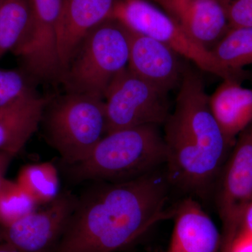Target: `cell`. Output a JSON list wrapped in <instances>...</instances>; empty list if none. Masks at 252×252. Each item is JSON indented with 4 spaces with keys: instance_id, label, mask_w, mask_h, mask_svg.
Listing matches in <instances>:
<instances>
[{
    "instance_id": "6",
    "label": "cell",
    "mask_w": 252,
    "mask_h": 252,
    "mask_svg": "<svg viewBox=\"0 0 252 252\" xmlns=\"http://www.w3.org/2000/svg\"><path fill=\"white\" fill-rule=\"evenodd\" d=\"M112 18L129 31L163 43L180 57L193 63L200 70L224 79L242 82L243 78L225 69L211 51L197 42L165 11L147 0H118Z\"/></svg>"
},
{
    "instance_id": "25",
    "label": "cell",
    "mask_w": 252,
    "mask_h": 252,
    "mask_svg": "<svg viewBox=\"0 0 252 252\" xmlns=\"http://www.w3.org/2000/svg\"><path fill=\"white\" fill-rule=\"evenodd\" d=\"M240 232L252 235V201L245 212Z\"/></svg>"
},
{
    "instance_id": "12",
    "label": "cell",
    "mask_w": 252,
    "mask_h": 252,
    "mask_svg": "<svg viewBox=\"0 0 252 252\" xmlns=\"http://www.w3.org/2000/svg\"><path fill=\"white\" fill-rule=\"evenodd\" d=\"M117 1L62 0L56 34L63 76L84 38L100 23L112 18Z\"/></svg>"
},
{
    "instance_id": "26",
    "label": "cell",
    "mask_w": 252,
    "mask_h": 252,
    "mask_svg": "<svg viewBox=\"0 0 252 252\" xmlns=\"http://www.w3.org/2000/svg\"><path fill=\"white\" fill-rule=\"evenodd\" d=\"M0 252H18L17 250L11 246L9 243L4 242L0 244Z\"/></svg>"
},
{
    "instance_id": "29",
    "label": "cell",
    "mask_w": 252,
    "mask_h": 252,
    "mask_svg": "<svg viewBox=\"0 0 252 252\" xmlns=\"http://www.w3.org/2000/svg\"><path fill=\"white\" fill-rule=\"evenodd\" d=\"M1 0H0V6H1Z\"/></svg>"
},
{
    "instance_id": "3",
    "label": "cell",
    "mask_w": 252,
    "mask_h": 252,
    "mask_svg": "<svg viewBox=\"0 0 252 252\" xmlns=\"http://www.w3.org/2000/svg\"><path fill=\"white\" fill-rule=\"evenodd\" d=\"M130 33L118 20L109 18L84 38L61 84L66 93L104 99L114 79L128 65Z\"/></svg>"
},
{
    "instance_id": "20",
    "label": "cell",
    "mask_w": 252,
    "mask_h": 252,
    "mask_svg": "<svg viewBox=\"0 0 252 252\" xmlns=\"http://www.w3.org/2000/svg\"><path fill=\"white\" fill-rule=\"evenodd\" d=\"M38 204L16 182L6 180L0 191V225L9 226L33 212Z\"/></svg>"
},
{
    "instance_id": "5",
    "label": "cell",
    "mask_w": 252,
    "mask_h": 252,
    "mask_svg": "<svg viewBox=\"0 0 252 252\" xmlns=\"http://www.w3.org/2000/svg\"><path fill=\"white\" fill-rule=\"evenodd\" d=\"M41 122L50 145L63 161L74 165L89 157L107 134L104 99L66 93L49 102Z\"/></svg>"
},
{
    "instance_id": "9",
    "label": "cell",
    "mask_w": 252,
    "mask_h": 252,
    "mask_svg": "<svg viewBox=\"0 0 252 252\" xmlns=\"http://www.w3.org/2000/svg\"><path fill=\"white\" fill-rule=\"evenodd\" d=\"M61 3L62 0H30L31 28L14 54L37 82L61 84L62 79L56 34Z\"/></svg>"
},
{
    "instance_id": "2",
    "label": "cell",
    "mask_w": 252,
    "mask_h": 252,
    "mask_svg": "<svg viewBox=\"0 0 252 252\" xmlns=\"http://www.w3.org/2000/svg\"><path fill=\"white\" fill-rule=\"evenodd\" d=\"M158 127L144 125L106 134L86 159L68 165L72 180L119 183L155 171L167 157Z\"/></svg>"
},
{
    "instance_id": "15",
    "label": "cell",
    "mask_w": 252,
    "mask_h": 252,
    "mask_svg": "<svg viewBox=\"0 0 252 252\" xmlns=\"http://www.w3.org/2000/svg\"><path fill=\"white\" fill-rule=\"evenodd\" d=\"M50 100L35 94L0 108V151L16 157L22 150L37 130Z\"/></svg>"
},
{
    "instance_id": "4",
    "label": "cell",
    "mask_w": 252,
    "mask_h": 252,
    "mask_svg": "<svg viewBox=\"0 0 252 252\" xmlns=\"http://www.w3.org/2000/svg\"><path fill=\"white\" fill-rule=\"evenodd\" d=\"M165 125L179 150L190 158L223 164L233 148L214 116L203 79L193 69H185L175 111Z\"/></svg>"
},
{
    "instance_id": "1",
    "label": "cell",
    "mask_w": 252,
    "mask_h": 252,
    "mask_svg": "<svg viewBox=\"0 0 252 252\" xmlns=\"http://www.w3.org/2000/svg\"><path fill=\"white\" fill-rule=\"evenodd\" d=\"M168 180L157 171L134 180L96 182L77 198L55 252H116L140 240L154 225L172 218Z\"/></svg>"
},
{
    "instance_id": "7",
    "label": "cell",
    "mask_w": 252,
    "mask_h": 252,
    "mask_svg": "<svg viewBox=\"0 0 252 252\" xmlns=\"http://www.w3.org/2000/svg\"><path fill=\"white\" fill-rule=\"evenodd\" d=\"M167 94L126 68L104 95L107 134L137 126L165 124L170 114Z\"/></svg>"
},
{
    "instance_id": "28",
    "label": "cell",
    "mask_w": 252,
    "mask_h": 252,
    "mask_svg": "<svg viewBox=\"0 0 252 252\" xmlns=\"http://www.w3.org/2000/svg\"><path fill=\"white\" fill-rule=\"evenodd\" d=\"M147 1H151V2H154V3H156V4H157V3L158 2V1H159V0H147Z\"/></svg>"
},
{
    "instance_id": "17",
    "label": "cell",
    "mask_w": 252,
    "mask_h": 252,
    "mask_svg": "<svg viewBox=\"0 0 252 252\" xmlns=\"http://www.w3.org/2000/svg\"><path fill=\"white\" fill-rule=\"evenodd\" d=\"M210 51L222 67L248 79L244 67L252 64V28H230Z\"/></svg>"
},
{
    "instance_id": "11",
    "label": "cell",
    "mask_w": 252,
    "mask_h": 252,
    "mask_svg": "<svg viewBox=\"0 0 252 252\" xmlns=\"http://www.w3.org/2000/svg\"><path fill=\"white\" fill-rule=\"evenodd\" d=\"M230 0H159L164 11L197 42L211 51L229 30Z\"/></svg>"
},
{
    "instance_id": "22",
    "label": "cell",
    "mask_w": 252,
    "mask_h": 252,
    "mask_svg": "<svg viewBox=\"0 0 252 252\" xmlns=\"http://www.w3.org/2000/svg\"><path fill=\"white\" fill-rule=\"evenodd\" d=\"M228 17L230 28H252V0H230Z\"/></svg>"
},
{
    "instance_id": "23",
    "label": "cell",
    "mask_w": 252,
    "mask_h": 252,
    "mask_svg": "<svg viewBox=\"0 0 252 252\" xmlns=\"http://www.w3.org/2000/svg\"><path fill=\"white\" fill-rule=\"evenodd\" d=\"M229 252H252V235L244 232L239 233Z\"/></svg>"
},
{
    "instance_id": "13",
    "label": "cell",
    "mask_w": 252,
    "mask_h": 252,
    "mask_svg": "<svg viewBox=\"0 0 252 252\" xmlns=\"http://www.w3.org/2000/svg\"><path fill=\"white\" fill-rule=\"evenodd\" d=\"M129 33L128 69L166 94L180 85L186 69L180 56L154 38L130 31Z\"/></svg>"
},
{
    "instance_id": "14",
    "label": "cell",
    "mask_w": 252,
    "mask_h": 252,
    "mask_svg": "<svg viewBox=\"0 0 252 252\" xmlns=\"http://www.w3.org/2000/svg\"><path fill=\"white\" fill-rule=\"evenodd\" d=\"M171 240L167 252H220L221 233L192 197L175 208Z\"/></svg>"
},
{
    "instance_id": "24",
    "label": "cell",
    "mask_w": 252,
    "mask_h": 252,
    "mask_svg": "<svg viewBox=\"0 0 252 252\" xmlns=\"http://www.w3.org/2000/svg\"><path fill=\"white\" fill-rule=\"evenodd\" d=\"M14 157L12 154L0 151V191L7 180L5 178V175Z\"/></svg>"
},
{
    "instance_id": "16",
    "label": "cell",
    "mask_w": 252,
    "mask_h": 252,
    "mask_svg": "<svg viewBox=\"0 0 252 252\" xmlns=\"http://www.w3.org/2000/svg\"><path fill=\"white\" fill-rule=\"evenodd\" d=\"M241 83L224 79L210 96L214 116L232 147L252 124V89L244 87Z\"/></svg>"
},
{
    "instance_id": "19",
    "label": "cell",
    "mask_w": 252,
    "mask_h": 252,
    "mask_svg": "<svg viewBox=\"0 0 252 252\" xmlns=\"http://www.w3.org/2000/svg\"><path fill=\"white\" fill-rule=\"evenodd\" d=\"M16 182L38 205L51 203L59 195V175L51 162L26 165Z\"/></svg>"
},
{
    "instance_id": "8",
    "label": "cell",
    "mask_w": 252,
    "mask_h": 252,
    "mask_svg": "<svg viewBox=\"0 0 252 252\" xmlns=\"http://www.w3.org/2000/svg\"><path fill=\"white\" fill-rule=\"evenodd\" d=\"M220 177L217 206L222 223L220 252H229L252 201V124L238 136Z\"/></svg>"
},
{
    "instance_id": "27",
    "label": "cell",
    "mask_w": 252,
    "mask_h": 252,
    "mask_svg": "<svg viewBox=\"0 0 252 252\" xmlns=\"http://www.w3.org/2000/svg\"><path fill=\"white\" fill-rule=\"evenodd\" d=\"M4 233H3L2 228H1V225H0V244L4 243Z\"/></svg>"
},
{
    "instance_id": "18",
    "label": "cell",
    "mask_w": 252,
    "mask_h": 252,
    "mask_svg": "<svg viewBox=\"0 0 252 252\" xmlns=\"http://www.w3.org/2000/svg\"><path fill=\"white\" fill-rule=\"evenodd\" d=\"M30 0H1L0 6V58L15 53L31 26Z\"/></svg>"
},
{
    "instance_id": "10",
    "label": "cell",
    "mask_w": 252,
    "mask_h": 252,
    "mask_svg": "<svg viewBox=\"0 0 252 252\" xmlns=\"http://www.w3.org/2000/svg\"><path fill=\"white\" fill-rule=\"evenodd\" d=\"M77 200L68 192L59 194L45 210L33 212L2 228L4 242L18 252H55Z\"/></svg>"
},
{
    "instance_id": "21",
    "label": "cell",
    "mask_w": 252,
    "mask_h": 252,
    "mask_svg": "<svg viewBox=\"0 0 252 252\" xmlns=\"http://www.w3.org/2000/svg\"><path fill=\"white\" fill-rule=\"evenodd\" d=\"M35 82L37 81L24 69L0 68V108L37 94L34 87Z\"/></svg>"
}]
</instances>
